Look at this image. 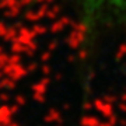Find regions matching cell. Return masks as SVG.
<instances>
[{
	"label": "cell",
	"instance_id": "obj_1",
	"mask_svg": "<svg viewBox=\"0 0 126 126\" xmlns=\"http://www.w3.org/2000/svg\"><path fill=\"white\" fill-rule=\"evenodd\" d=\"M95 3L99 4H107L112 6V7H118V9H126V0H93Z\"/></svg>",
	"mask_w": 126,
	"mask_h": 126
}]
</instances>
